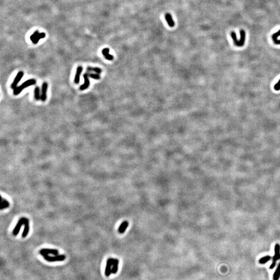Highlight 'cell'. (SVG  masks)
<instances>
[{
  "label": "cell",
  "mask_w": 280,
  "mask_h": 280,
  "mask_svg": "<svg viewBox=\"0 0 280 280\" xmlns=\"http://www.w3.org/2000/svg\"><path fill=\"white\" fill-rule=\"evenodd\" d=\"M110 49L107 48H104L102 50V54L105 57V59L108 60H112L113 59V56L110 54Z\"/></svg>",
  "instance_id": "2e32d148"
},
{
  "label": "cell",
  "mask_w": 280,
  "mask_h": 280,
  "mask_svg": "<svg viewBox=\"0 0 280 280\" xmlns=\"http://www.w3.org/2000/svg\"><path fill=\"white\" fill-rule=\"evenodd\" d=\"M10 202L6 200V199L3 198L2 197L1 198V206H0V209H1V210H4V209H6L8 207H10Z\"/></svg>",
  "instance_id": "d6986e66"
},
{
  "label": "cell",
  "mask_w": 280,
  "mask_h": 280,
  "mask_svg": "<svg viewBox=\"0 0 280 280\" xmlns=\"http://www.w3.org/2000/svg\"><path fill=\"white\" fill-rule=\"evenodd\" d=\"M280 278V262L273 274V280H279Z\"/></svg>",
  "instance_id": "9a60e30c"
},
{
  "label": "cell",
  "mask_w": 280,
  "mask_h": 280,
  "mask_svg": "<svg viewBox=\"0 0 280 280\" xmlns=\"http://www.w3.org/2000/svg\"><path fill=\"white\" fill-rule=\"evenodd\" d=\"M87 70L88 71H92L95 72L97 74H100L102 72V70L100 68H96V67H88L87 68Z\"/></svg>",
  "instance_id": "7402d4cb"
},
{
  "label": "cell",
  "mask_w": 280,
  "mask_h": 280,
  "mask_svg": "<svg viewBox=\"0 0 280 280\" xmlns=\"http://www.w3.org/2000/svg\"><path fill=\"white\" fill-rule=\"evenodd\" d=\"M280 259V245L276 243L274 246V255L272 257V262L269 268L273 269L275 267L276 262Z\"/></svg>",
  "instance_id": "3957f363"
},
{
  "label": "cell",
  "mask_w": 280,
  "mask_h": 280,
  "mask_svg": "<svg viewBox=\"0 0 280 280\" xmlns=\"http://www.w3.org/2000/svg\"><path fill=\"white\" fill-rule=\"evenodd\" d=\"M129 225V223L127 221H123L120 225L119 228H118V232L119 233H124L125 231L126 230L128 226Z\"/></svg>",
  "instance_id": "4fadbf2b"
},
{
  "label": "cell",
  "mask_w": 280,
  "mask_h": 280,
  "mask_svg": "<svg viewBox=\"0 0 280 280\" xmlns=\"http://www.w3.org/2000/svg\"><path fill=\"white\" fill-rule=\"evenodd\" d=\"M89 74L88 73H85L83 75V77L85 80V83L83 85L81 86L80 89L81 90H84L88 88L90 85V81L89 80Z\"/></svg>",
  "instance_id": "8fae6325"
},
{
  "label": "cell",
  "mask_w": 280,
  "mask_h": 280,
  "mask_svg": "<svg viewBox=\"0 0 280 280\" xmlns=\"http://www.w3.org/2000/svg\"><path fill=\"white\" fill-rule=\"evenodd\" d=\"M34 98L36 100L39 101L41 99V95H40V89L39 86H37L34 89Z\"/></svg>",
  "instance_id": "44dd1931"
},
{
  "label": "cell",
  "mask_w": 280,
  "mask_h": 280,
  "mask_svg": "<svg viewBox=\"0 0 280 280\" xmlns=\"http://www.w3.org/2000/svg\"><path fill=\"white\" fill-rule=\"evenodd\" d=\"M231 37L232 39L233 40V42L234 43V44L239 47L242 46L245 42V32L242 30L240 31V41H238L236 39V35L234 32H231Z\"/></svg>",
  "instance_id": "7a4b0ae2"
},
{
  "label": "cell",
  "mask_w": 280,
  "mask_h": 280,
  "mask_svg": "<svg viewBox=\"0 0 280 280\" xmlns=\"http://www.w3.org/2000/svg\"><path fill=\"white\" fill-rule=\"evenodd\" d=\"M113 258H110L107 260L106 264L105 270V275L106 276H109L112 273V267H113Z\"/></svg>",
  "instance_id": "9c48e42d"
},
{
  "label": "cell",
  "mask_w": 280,
  "mask_h": 280,
  "mask_svg": "<svg viewBox=\"0 0 280 280\" xmlns=\"http://www.w3.org/2000/svg\"><path fill=\"white\" fill-rule=\"evenodd\" d=\"M271 257L269 255H266V256H264L262 257H261V258L259 259L258 262L260 264H265L266 263H267L268 261H269L271 259Z\"/></svg>",
  "instance_id": "ffe728a7"
},
{
  "label": "cell",
  "mask_w": 280,
  "mask_h": 280,
  "mask_svg": "<svg viewBox=\"0 0 280 280\" xmlns=\"http://www.w3.org/2000/svg\"><path fill=\"white\" fill-rule=\"evenodd\" d=\"M44 259L48 262H56V261H64L66 256L64 255H54L53 256L48 255H46L44 256Z\"/></svg>",
  "instance_id": "277c9868"
},
{
  "label": "cell",
  "mask_w": 280,
  "mask_h": 280,
  "mask_svg": "<svg viewBox=\"0 0 280 280\" xmlns=\"http://www.w3.org/2000/svg\"><path fill=\"white\" fill-rule=\"evenodd\" d=\"M48 84L46 82L43 83L41 89V100L43 102H45L47 100V94L48 89Z\"/></svg>",
  "instance_id": "30bf717a"
},
{
  "label": "cell",
  "mask_w": 280,
  "mask_h": 280,
  "mask_svg": "<svg viewBox=\"0 0 280 280\" xmlns=\"http://www.w3.org/2000/svg\"><path fill=\"white\" fill-rule=\"evenodd\" d=\"M274 89L276 91H278L280 90V80L278 81V82L274 85Z\"/></svg>",
  "instance_id": "d4e9b609"
},
{
  "label": "cell",
  "mask_w": 280,
  "mask_h": 280,
  "mask_svg": "<svg viewBox=\"0 0 280 280\" xmlns=\"http://www.w3.org/2000/svg\"><path fill=\"white\" fill-rule=\"evenodd\" d=\"M36 83H37V81L34 79H30V80H27V81L23 83L21 85H20L19 86H18L16 88L14 89V95L15 96L18 95L21 92V91L24 89L27 88L28 87L35 85Z\"/></svg>",
  "instance_id": "6da1fadb"
},
{
  "label": "cell",
  "mask_w": 280,
  "mask_h": 280,
  "mask_svg": "<svg viewBox=\"0 0 280 280\" xmlns=\"http://www.w3.org/2000/svg\"><path fill=\"white\" fill-rule=\"evenodd\" d=\"M165 19L168 24V25L170 27H173L174 26V25H175V23L172 19V17L171 16V15L169 14V13H167L165 15Z\"/></svg>",
  "instance_id": "e0dca14e"
},
{
  "label": "cell",
  "mask_w": 280,
  "mask_h": 280,
  "mask_svg": "<svg viewBox=\"0 0 280 280\" xmlns=\"http://www.w3.org/2000/svg\"><path fill=\"white\" fill-rule=\"evenodd\" d=\"M280 36V30H278L277 32H276V33H274L272 36V40L273 41L277 40V38L278 37Z\"/></svg>",
  "instance_id": "cb8c5ba5"
},
{
  "label": "cell",
  "mask_w": 280,
  "mask_h": 280,
  "mask_svg": "<svg viewBox=\"0 0 280 280\" xmlns=\"http://www.w3.org/2000/svg\"><path fill=\"white\" fill-rule=\"evenodd\" d=\"M118 264L119 260L116 258H113V267L112 270V274H115L117 272L118 269Z\"/></svg>",
  "instance_id": "5bb4252c"
},
{
  "label": "cell",
  "mask_w": 280,
  "mask_h": 280,
  "mask_svg": "<svg viewBox=\"0 0 280 280\" xmlns=\"http://www.w3.org/2000/svg\"><path fill=\"white\" fill-rule=\"evenodd\" d=\"M29 219L27 218H25V217H22L18 221V222L17 223L16 226L15 227L14 230H13V234L14 235H17L18 234L19 231H20V230L21 229V227H22L23 225H25V224H26V222L28 221Z\"/></svg>",
  "instance_id": "5b68a950"
},
{
  "label": "cell",
  "mask_w": 280,
  "mask_h": 280,
  "mask_svg": "<svg viewBox=\"0 0 280 280\" xmlns=\"http://www.w3.org/2000/svg\"><path fill=\"white\" fill-rule=\"evenodd\" d=\"M24 75V73L23 71H20L18 73L16 76L15 77L14 81L12 83L11 85V88L13 89H15L17 87V85L19 82L21 81L22 78L23 77Z\"/></svg>",
  "instance_id": "ba28073f"
},
{
  "label": "cell",
  "mask_w": 280,
  "mask_h": 280,
  "mask_svg": "<svg viewBox=\"0 0 280 280\" xmlns=\"http://www.w3.org/2000/svg\"><path fill=\"white\" fill-rule=\"evenodd\" d=\"M39 253L43 257L48 255H57L59 254L58 250L54 248H42L39 251Z\"/></svg>",
  "instance_id": "52a82bcc"
},
{
  "label": "cell",
  "mask_w": 280,
  "mask_h": 280,
  "mask_svg": "<svg viewBox=\"0 0 280 280\" xmlns=\"http://www.w3.org/2000/svg\"><path fill=\"white\" fill-rule=\"evenodd\" d=\"M83 70V67L82 66L78 67V68L77 69L76 74H75V78H74V83L75 84H78L80 82L81 75L82 74Z\"/></svg>",
  "instance_id": "7c38bea8"
},
{
  "label": "cell",
  "mask_w": 280,
  "mask_h": 280,
  "mask_svg": "<svg viewBox=\"0 0 280 280\" xmlns=\"http://www.w3.org/2000/svg\"><path fill=\"white\" fill-rule=\"evenodd\" d=\"M89 76L94 80H99L100 79V76L99 74H89Z\"/></svg>",
  "instance_id": "603a6c76"
},
{
  "label": "cell",
  "mask_w": 280,
  "mask_h": 280,
  "mask_svg": "<svg viewBox=\"0 0 280 280\" xmlns=\"http://www.w3.org/2000/svg\"><path fill=\"white\" fill-rule=\"evenodd\" d=\"M45 35L44 33H39L38 31H37L30 37V40L33 44H37L38 43L40 40L44 38Z\"/></svg>",
  "instance_id": "8992f818"
},
{
  "label": "cell",
  "mask_w": 280,
  "mask_h": 280,
  "mask_svg": "<svg viewBox=\"0 0 280 280\" xmlns=\"http://www.w3.org/2000/svg\"><path fill=\"white\" fill-rule=\"evenodd\" d=\"M25 227H24V231L22 233V237L23 238H26L27 235L29 233V230H30V226H29V220L27 221L26 224H25Z\"/></svg>",
  "instance_id": "ac0fdd59"
},
{
  "label": "cell",
  "mask_w": 280,
  "mask_h": 280,
  "mask_svg": "<svg viewBox=\"0 0 280 280\" xmlns=\"http://www.w3.org/2000/svg\"><path fill=\"white\" fill-rule=\"evenodd\" d=\"M274 43L275 44H277V45H279L280 44V40H276L274 41H273Z\"/></svg>",
  "instance_id": "484cf974"
}]
</instances>
